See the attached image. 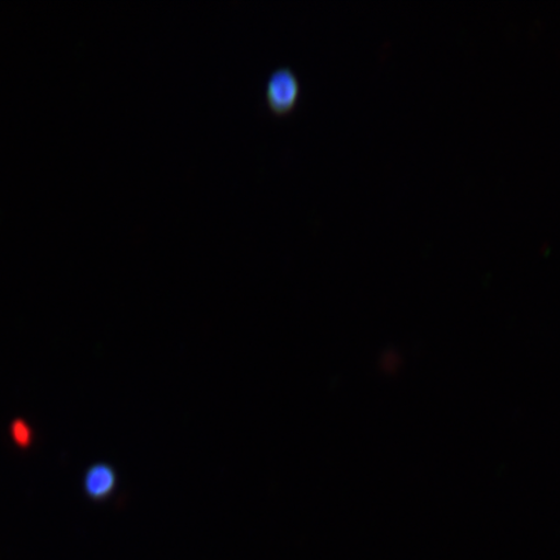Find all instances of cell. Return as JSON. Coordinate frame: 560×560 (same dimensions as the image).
<instances>
[{
	"label": "cell",
	"instance_id": "obj_1",
	"mask_svg": "<svg viewBox=\"0 0 560 560\" xmlns=\"http://www.w3.org/2000/svg\"><path fill=\"white\" fill-rule=\"evenodd\" d=\"M303 97V83L295 69L279 66L271 70L265 81L266 107L276 116H289L299 107Z\"/></svg>",
	"mask_w": 560,
	"mask_h": 560
},
{
	"label": "cell",
	"instance_id": "obj_2",
	"mask_svg": "<svg viewBox=\"0 0 560 560\" xmlns=\"http://www.w3.org/2000/svg\"><path fill=\"white\" fill-rule=\"evenodd\" d=\"M117 476L108 465L97 464L91 466L83 479V488L91 500L103 501L115 492Z\"/></svg>",
	"mask_w": 560,
	"mask_h": 560
}]
</instances>
